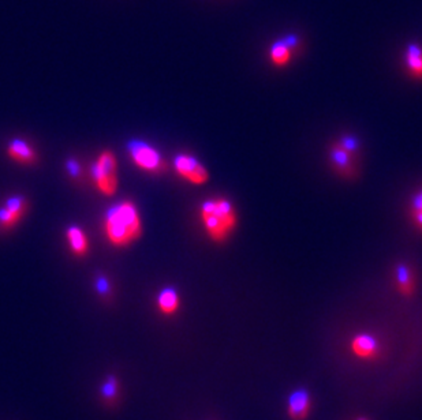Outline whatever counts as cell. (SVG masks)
Listing matches in <instances>:
<instances>
[{
    "label": "cell",
    "mask_w": 422,
    "mask_h": 420,
    "mask_svg": "<svg viewBox=\"0 0 422 420\" xmlns=\"http://www.w3.org/2000/svg\"><path fill=\"white\" fill-rule=\"evenodd\" d=\"M312 410V399L310 395L305 389L294 390L288 396L287 403V414L291 420H305Z\"/></svg>",
    "instance_id": "8"
},
{
    "label": "cell",
    "mask_w": 422,
    "mask_h": 420,
    "mask_svg": "<svg viewBox=\"0 0 422 420\" xmlns=\"http://www.w3.org/2000/svg\"><path fill=\"white\" fill-rule=\"evenodd\" d=\"M93 179L97 190L103 196L112 197L117 193L119 186L118 162L111 150H104L97 157V161L93 165Z\"/></svg>",
    "instance_id": "3"
},
{
    "label": "cell",
    "mask_w": 422,
    "mask_h": 420,
    "mask_svg": "<svg viewBox=\"0 0 422 420\" xmlns=\"http://www.w3.org/2000/svg\"><path fill=\"white\" fill-rule=\"evenodd\" d=\"M350 350H352V355L359 359L372 360L377 357L380 347H379L377 340L373 336L366 335V333H359L352 337Z\"/></svg>",
    "instance_id": "9"
},
{
    "label": "cell",
    "mask_w": 422,
    "mask_h": 420,
    "mask_svg": "<svg viewBox=\"0 0 422 420\" xmlns=\"http://www.w3.org/2000/svg\"><path fill=\"white\" fill-rule=\"evenodd\" d=\"M128 149L133 162L142 171L150 174H160L165 168L161 154L152 145L143 140H132Z\"/></svg>",
    "instance_id": "4"
},
{
    "label": "cell",
    "mask_w": 422,
    "mask_h": 420,
    "mask_svg": "<svg viewBox=\"0 0 422 420\" xmlns=\"http://www.w3.org/2000/svg\"><path fill=\"white\" fill-rule=\"evenodd\" d=\"M405 62L408 66V70L410 74L417 78L422 79V47L413 43L409 44L406 54H405Z\"/></svg>",
    "instance_id": "14"
},
{
    "label": "cell",
    "mask_w": 422,
    "mask_h": 420,
    "mask_svg": "<svg viewBox=\"0 0 422 420\" xmlns=\"http://www.w3.org/2000/svg\"><path fill=\"white\" fill-rule=\"evenodd\" d=\"M70 250L75 255H86L89 251V240L85 231L77 225H71L66 231Z\"/></svg>",
    "instance_id": "12"
},
{
    "label": "cell",
    "mask_w": 422,
    "mask_h": 420,
    "mask_svg": "<svg viewBox=\"0 0 422 420\" xmlns=\"http://www.w3.org/2000/svg\"><path fill=\"white\" fill-rule=\"evenodd\" d=\"M412 217L416 225L422 229V191L417 193L412 201Z\"/></svg>",
    "instance_id": "17"
},
{
    "label": "cell",
    "mask_w": 422,
    "mask_h": 420,
    "mask_svg": "<svg viewBox=\"0 0 422 420\" xmlns=\"http://www.w3.org/2000/svg\"><path fill=\"white\" fill-rule=\"evenodd\" d=\"M174 168L182 179L194 186L205 185L210 180V172L205 165H203L194 156L188 153H181L175 157Z\"/></svg>",
    "instance_id": "5"
},
{
    "label": "cell",
    "mask_w": 422,
    "mask_h": 420,
    "mask_svg": "<svg viewBox=\"0 0 422 420\" xmlns=\"http://www.w3.org/2000/svg\"><path fill=\"white\" fill-rule=\"evenodd\" d=\"M7 156L22 165H33L37 160V153L34 147L23 140H11L7 146Z\"/></svg>",
    "instance_id": "10"
},
{
    "label": "cell",
    "mask_w": 422,
    "mask_h": 420,
    "mask_svg": "<svg viewBox=\"0 0 422 420\" xmlns=\"http://www.w3.org/2000/svg\"><path fill=\"white\" fill-rule=\"evenodd\" d=\"M358 420H368V419H363V418H361V419H358Z\"/></svg>",
    "instance_id": "18"
},
{
    "label": "cell",
    "mask_w": 422,
    "mask_h": 420,
    "mask_svg": "<svg viewBox=\"0 0 422 420\" xmlns=\"http://www.w3.org/2000/svg\"><path fill=\"white\" fill-rule=\"evenodd\" d=\"M294 52L287 47L283 40L275 41L270 48V61L275 67H284L292 59Z\"/></svg>",
    "instance_id": "15"
},
{
    "label": "cell",
    "mask_w": 422,
    "mask_h": 420,
    "mask_svg": "<svg viewBox=\"0 0 422 420\" xmlns=\"http://www.w3.org/2000/svg\"><path fill=\"white\" fill-rule=\"evenodd\" d=\"M179 306H181L179 295L174 288L167 286L161 289L160 293L157 295V308L160 310L161 314L174 315L179 310Z\"/></svg>",
    "instance_id": "11"
},
{
    "label": "cell",
    "mask_w": 422,
    "mask_h": 420,
    "mask_svg": "<svg viewBox=\"0 0 422 420\" xmlns=\"http://www.w3.org/2000/svg\"><path fill=\"white\" fill-rule=\"evenodd\" d=\"M200 218L207 235L216 243L225 242L238 225V214L234 205L221 197L203 202Z\"/></svg>",
    "instance_id": "2"
},
{
    "label": "cell",
    "mask_w": 422,
    "mask_h": 420,
    "mask_svg": "<svg viewBox=\"0 0 422 420\" xmlns=\"http://www.w3.org/2000/svg\"><path fill=\"white\" fill-rule=\"evenodd\" d=\"M29 209V202L22 196L10 197L3 207H0V231L12 229L23 218Z\"/></svg>",
    "instance_id": "6"
},
{
    "label": "cell",
    "mask_w": 422,
    "mask_h": 420,
    "mask_svg": "<svg viewBox=\"0 0 422 420\" xmlns=\"http://www.w3.org/2000/svg\"><path fill=\"white\" fill-rule=\"evenodd\" d=\"M358 149V143L352 137H345L339 140L334 147L331 149V158L334 161V165L343 174L349 175L352 168V160L354 154Z\"/></svg>",
    "instance_id": "7"
},
{
    "label": "cell",
    "mask_w": 422,
    "mask_h": 420,
    "mask_svg": "<svg viewBox=\"0 0 422 420\" xmlns=\"http://www.w3.org/2000/svg\"><path fill=\"white\" fill-rule=\"evenodd\" d=\"M100 395L106 406L114 407L121 397V382L115 375H108L100 388Z\"/></svg>",
    "instance_id": "13"
},
{
    "label": "cell",
    "mask_w": 422,
    "mask_h": 420,
    "mask_svg": "<svg viewBox=\"0 0 422 420\" xmlns=\"http://www.w3.org/2000/svg\"><path fill=\"white\" fill-rule=\"evenodd\" d=\"M396 285H398L399 292L405 296H412L414 293V289H416L414 275H413V271L405 264L399 265L396 269Z\"/></svg>",
    "instance_id": "16"
},
{
    "label": "cell",
    "mask_w": 422,
    "mask_h": 420,
    "mask_svg": "<svg viewBox=\"0 0 422 420\" xmlns=\"http://www.w3.org/2000/svg\"><path fill=\"white\" fill-rule=\"evenodd\" d=\"M104 231L115 247H128L139 240L142 221L137 207L132 201H123L110 208L104 218Z\"/></svg>",
    "instance_id": "1"
}]
</instances>
